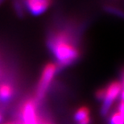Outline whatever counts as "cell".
<instances>
[{"instance_id":"obj_1","label":"cell","mask_w":124,"mask_h":124,"mask_svg":"<svg viewBox=\"0 0 124 124\" xmlns=\"http://www.w3.org/2000/svg\"><path fill=\"white\" fill-rule=\"evenodd\" d=\"M48 46L56 59L57 67H68L80 57V51L73 37L65 30L52 33L48 39Z\"/></svg>"},{"instance_id":"obj_2","label":"cell","mask_w":124,"mask_h":124,"mask_svg":"<svg viewBox=\"0 0 124 124\" xmlns=\"http://www.w3.org/2000/svg\"><path fill=\"white\" fill-rule=\"evenodd\" d=\"M57 66L56 63H48L44 67L41 74V77L39 79L37 88H36V95L37 100H42L46 95L52 81L53 80L57 71Z\"/></svg>"},{"instance_id":"obj_3","label":"cell","mask_w":124,"mask_h":124,"mask_svg":"<svg viewBox=\"0 0 124 124\" xmlns=\"http://www.w3.org/2000/svg\"><path fill=\"white\" fill-rule=\"evenodd\" d=\"M121 91H122V86L120 82H112L105 88V95L102 101L101 107V115L105 116L110 112L113 103L115 100L120 96Z\"/></svg>"},{"instance_id":"obj_4","label":"cell","mask_w":124,"mask_h":124,"mask_svg":"<svg viewBox=\"0 0 124 124\" xmlns=\"http://www.w3.org/2000/svg\"><path fill=\"white\" fill-rule=\"evenodd\" d=\"M25 9L33 16L43 15L51 7L52 0H22Z\"/></svg>"},{"instance_id":"obj_5","label":"cell","mask_w":124,"mask_h":124,"mask_svg":"<svg viewBox=\"0 0 124 124\" xmlns=\"http://www.w3.org/2000/svg\"><path fill=\"white\" fill-rule=\"evenodd\" d=\"M22 124H40L39 121L35 102L28 100L21 110Z\"/></svg>"},{"instance_id":"obj_6","label":"cell","mask_w":124,"mask_h":124,"mask_svg":"<svg viewBox=\"0 0 124 124\" xmlns=\"http://www.w3.org/2000/svg\"><path fill=\"white\" fill-rule=\"evenodd\" d=\"M14 90L10 86L5 84L0 86V100L3 102L8 101L13 96Z\"/></svg>"},{"instance_id":"obj_7","label":"cell","mask_w":124,"mask_h":124,"mask_svg":"<svg viewBox=\"0 0 124 124\" xmlns=\"http://www.w3.org/2000/svg\"><path fill=\"white\" fill-rule=\"evenodd\" d=\"M103 10L107 14L114 15V16L120 18H124V10L119 7L113 6V5H105L103 7Z\"/></svg>"},{"instance_id":"obj_8","label":"cell","mask_w":124,"mask_h":124,"mask_svg":"<svg viewBox=\"0 0 124 124\" xmlns=\"http://www.w3.org/2000/svg\"><path fill=\"white\" fill-rule=\"evenodd\" d=\"M89 117V110L88 107H82L76 110L74 114V120L76 123Z\"/></svg>"},{"instance_id":"obj_9","label":"cell","mask_w":124,"mask_h":124,"mask_svg":"<svg viewBox=\"0 0 124 124\" xmlns=\"http://www.w3.org/2000/svg\"><path fill=\"white\" fill-rule=\"evenodd\" d=\"M12 6L18 17L23 18L25 14V7L22 0H13Z\"/></svg>"},{"instance_id":"obj_10","label":"cell","mask_w":124,"mask_h":124,"mask_svg":"<svg viewBox=\"0 0 124 124\" xmlns=\"http://www.w3.org/2000/svg\"><path fill=\"white\" fill-rule=\"evenodd\" d=\"M110 124H124V118L116 111L110 116Z\"/></svg>"},{"instance_id":"obj_11","label":"cell","mask_w":124,"mask_h":124,"mask_svg":"<svg viewBox=\"0 0 124 124\" xmlns=\"http://www.w3.org/2000/svg\"><path fill=\"white\" fill-rule=\"evenodd\" d=\"M120 78H121V86H122V91H121L120 98L121 101L124 102V67L120 71Z\"/></svg>"},{"instance_id":"obj_12","label":"cell","mask_w":124,"mask_h":124,"mask_svg":"<svg viewBox=\"0 0 124 124\" xmlns=\"http://www.w3.org/2000/svg\"><path fill=\"white\" fill-rule=\"evenodd\" d=\"M105 95V88H101L99 90H97L96 94H95V97L97 100L99 101H103Z\"/></svg>"},{"instance_id":"obj_13","label":"cell","mask_w":124,"mask_h":124,"mask_svg":"<svg viewBox=\"0 0 124 124\" xmlns=\"http://www.w3.org/2000/svg\"><path fill=\"white\" fill-rule=\"evenodd\" d=\"M118 112L122 117L124 118V102L121 101L118 104Z\"/></svg>"},{"instance_id":"obj_14","label":"cell","mask_w":124,"mask_h":124,"mask_svg":"<svg viewBox=\"0 0 124 124\" xmlns=\"http://www.w3.org/2000/svg\"><path fill=\"white\" fill-rule=\"evenodd\" d=\"M90 123V118H87L86 119H83L80 121L79 123H77V124H89Z\"/></svg>"},{"instance_id":"obj_15","label":"cell","mask_w":124,"mask_h":124,"mask_svg":"<svg viewBox=\"0 0 124 124\" xmlns=\"http://www.w3.org/2000/svg\"><path fill=\"white\" fill-rule=\"evenodd\" d=\"M1 124H22V123H21V121H10V122H7Z\"/></svg>"},{"instance_id":"obj_16","label":"cell","mask_w":124,"mask_h":124,"mask_svg":"<svg viewBox=\"0 0 124 124\" xmlns=\"http://www.w3.org/2000/svg\"><path fill=\"white\" fill-rule=\"evenodd\" d=\"M5 1H6V0H0V6H1V5Z\"/></svg>"},{"instance_id":"obj_17","label":"cell","mask_w":124,"mask_h":124,"mask_svg":"<svg viewBox=\"0 0 124 124\" xmlns=\"http://www.w3.org/2000/svg\"><path fill=\"white\" fill-rule=\"evenodd\" d=\"M2 119V115H1V114H0V124H1Z\"/></svg>"}]
</instances>
